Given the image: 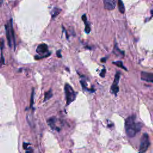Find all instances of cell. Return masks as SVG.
Returning <instances> with one entry per match:
<instances>
[{
    "label": "cell",
    "mask_w": 153,
    "mask_h": 153,
    "mask_svg": "<svg viewBox=\"0 0 153 153\" xmlns=\"http://www.w3.org/2000/svg\"><path fill=\"white\" fill-rule=\"evenodd\" d=\"M6 31V37H7V41H8V45L10 47H11L12 41L13 43L14 48H15V37H14V30H13V20L12 19H10V21L9 23L6 25L5 26Z\"/></svg>",
    "instance_id": "cell-2"
},
{
    "label": "cell",
    "mask_w": 153,
    "mask_h": 153,
    "mask_svg": "<svg viewBox=\"0 0 153 153\" xmlns=\"http://www.w3.org/2000/svg\"><path fill=\"white\" fill-rule=\"evenodd\" d=\"M141 79L148 83H153V73L142 72L141 73Z\"/></svg>",
    "instance_id": "cell-7"
},
{
    "label": "cell",
    "mask_w": 153,
    "mask_h": 153,
    "mask_svg": "<svg viewBox=\"0 0 153 153\" xmlns=\"http://www.w3.org/2000/svg\"><path fill=\"white\" fill-rule=\"evenodd\" d=\"M118 0H103L104 7L108 10H113L115 8Z\"/></svg>",
    "instance_id": "cell-6"
},
{
    "label": "cell",
    "mask_w": 153,
    "mask_h": 153,
    "mask_svg": "<svg viewBox=\"0 0 153 153\" xmlns=\"http://www.w3.org/2000/svg\"><path fill=\"white\" fill-rule=\"evenodd\" d=\"M53 96V93H52V91H51V90H49L48 91L45 93V96H44V101L45 102V101H48L49 99H50Z\"/></svg>",
    "instance_id": "cell-14"
},
{
    "label": "cell",
    "mask_w": 153,
    "mask_h": 153,
    "mask_svg": "<svg viewBox=\"0 0 153 153\" xmlns=\"http://www.w3.org/2000/svg\"><path fill=\"white\" fill-rule=\"evenodd\" d=\"M107 58H105V57H104V58H102V59H101V62H106V61H107Z\"/></svg>",
    "instance_id": "cell-21"
},
{
    "label": "cell",
    "mask_w": 153,
    "mask_h": 153,
    "mask_svg": "<svg viewBox=\"0 0 153 153\" xmlns=\"http://www.w3.org/2000/svg\"><path fill=\"white\" fill-rule=\"evenodd\" d=\"M150 145V141L149 135L147 133H144L141 139L140 145L138 153H145L147 151Z\"/></svg>",
    "instance_id": "cell-4"
},
{
    "label": "cell",
    "mask_w": 153,
    "mask_h": 153,
    "mask_svg": "<svg viewBox=\"0 0 153 153\" xmlns=\"http://www.w3.org/2000/svg\"><path fill=\"white\" fill-rule=\"evenodd\" d=\"M4 48V40L3 39H0V49H1V59H0V68L3 65H4V59L2 54V50Z\"/></svg>",
    "instance_id": "cell-9"
},
{
    "label": "cell",
    "mask_w": 153,
    "mask_h": 153,
    "mask_svg": "<svg viewBox=\"0 0 153 153\" xmlns=\"http://www.w3.org/2000/svg\"><path fill=\"white\" fill-rule=\"evenodd\" d=\"M56 54H57V56L58 57H59V58H61V57H62V55H61V50H59L58 51H57Z\"/></svg>",
    "instance_id": "cell-18"
},
{
    "label": "cell",
    "mask_w": 153,
    "mask_h": 153,
    "mask_svg": "<svg viewBox=\"0 0 153 153\" xmlns=\"http://www.w3.org/2000/svg\"><path fill=\"white\" fill-rule=\"evenodd\" d=\"M34 89H32V94H31V103H30V107H32L34 103Z\"/></svg>",
    "instance_id": "cell-16"
},
{
    "label": "cell",
    "mask_w": 153,
    "mask_h": 153,
    "mask_svg": "<svg viewBox=\"0 0 153 153\" xmlns=\"http://www.w3.org/2000/svg\"><path fill=\"white\" fill-rule=\"evenodd\" d=\"M105 73H106V69L104 68L102 70V71H101V74H100V75H101V77H103H103H105Z\"/></svg>",
    "instance_id": "cell-17"
},
{
    "label": "cell",
    "mask_w": 153,
    "mask_h": 153,
    "mask_svg": "<svg viewBox=\"0 0 153 153\" xmlns=\"http://www.w3.org/2000/svg\"><path fill=\"white\" fill-rule=\"evenodd\" d=\"M1 4H2V0H0V6H1Z\"/></svg>",
    "instance_id": "cell-23"
},
{
    "label": "cell",
    "mask_w": 153,
    "mask_h": 153,
    "mask_svg": "<svg viewBox=\"0 0 153 153\" xmlns=\"http://www.w3.org/2000/svg\"><path fill=\"white\" fill-rule=\"evenodd\" d=\"M84 22V24H85V32H86L87 34H89L90 33V31H91V29H90V26H89V23H87V21H85Z\"/></svg>",
    "instance_id": "cell-15"
},
{
    "label": "cell",
    "mask_w": 153,
    "mask_h": 153,
    "mask_svg": "<svg viewBox=\"0 0 153 153\" xmlns=\"http://www.w3.org/2000/svg\"><path fill=\"white\" fill-rule=\"evenodd\" d=\"M61 11V10L59 9L58 8H54V9L51 11V16L53 18L57 16L60 13V12Z\"/></svg>",
    "instance_id": "cell-13"
},
{
    "label": "cell",
    "mask_w": 153,
    "mask_h": 153,
    "mask_svg": "<svg viewBox=\"0 0 153 153\" xmlns=\"http://www.w3.org/2000/svg\"><path fill=\"white\" fill-rule=\"evenodd\" d=\"M55 122H56V119L55 118H51V119H49V120L47 121L48 125H49V126H50L51 129L56 128Z\"/></svg>",
    "instance_id": "cell-11"
},
{
    "label": "cell",
    "mask_w": 153,
    "mask_h": 153,
    "mask_svg": "<svg viewBox=\"0 0 153 153\" xmlns=\"http://www.w3.org/2000/svg\"><path fill=\"white\" fill-rule=\"evenodd\" d=\"M65 93L67 104L69 105L76 98V93L74 90L71 86L68 84H66L65 85Z\"/></svg>",
    "instance_id": "cell-3"
},
{
    "label": "cell",
    "mask_w": 153,
    "mask_h": 153,
    "mask_svg": "<svg viewBox=\"0 0 153 153\" xmlns=\"http://www.w3.org/2000/svg\"><path fill=\"white\" fill-rule=\"evenodd\" d=\"M37 53L40 54H44L48 51V46L45 44H41L37 47Z\"/></svg>",
    "instance_id": "cell-8"
},
{
    "label": "cell",
    "mask_w": 153,
    "mask_h": 153,
    "mask_svg": "<svg viewBox=\"0 0 153 153\" xmlns=\"http://www.w3.org/2000/svg\"><path fill=\"white\" fill-rule=\"evenodd\" d=\"M151 15H152L153 16V10H151Z\"/></svg>",
    "instance_id": "cell-22"
},
{
    "label": "cell",
    "mask_w": 153,
    "mask_h": 153,
    "mask_svg": "<svg viewBox=\"0 0 153 153\" xmlns=\"http://www.w3.org/2000/svg\"><path fill=\"white\" fill-rule=\"evenodd\" d=\"M118 6H119V10L120 12L122 14L125 13V8L124 4L122 0H118Z\"/></svg>",
    "instance_id": "cell-10"
},
{
    "label": "cell",
    "mask_w": 153,
    "mask_h": 153,
    "mask_svg": "<svg viewBox=\"0 0 153 153\" xmlns=\"http://www.w3.org/2000/svg\"><path fill=\"white\" fill-rule=\"evenodd\" d=\"M33 153V150L31 149V148H28L26 150V153Z\"/></svg>",
    "instance_id": "cell-19"
},
{
    "label": "cell",
    "mask_w": 153,
    "mask_h": 153,
    "mask_svg": "<svg viewBox=\"0 0 153 153\" xmlns=\"http://www.w3.org/2000/svg\"><path fill=\"white\" fill-rule=\"evenodd\" d=\"M113 63L115 65L117 66V67H119V68H121V69H125V71H127V68H126V67L123 65V62H121V61H116V62H113Z\"/></svg>",
    "instance_id": "cell-12"
},
{
    "label": "cell",
    "mask_w": 153,
    "mask_h": 153,
    "mask_svg": "<svg viewBox=\"0 0 153 153\" xmlns=\"http://www.w3.org/2000/svg\"><path fill=\"white\" fill-rule=\"evenodd\" d=\"M120 72H117L115 74V77H114V81H113V84L111 86V91L115 95H117L118 92L119 91V87L118 85V84L119 83V80H120Z\"/></svg>",
    "instance_id": "cell-5"
},
{
    "label": "cell",
    "mask_w": 153,
    "mask_h": 153,
    "mask_svg": "<svg viewBox=\"0 0 153 153\" xmlns=\"http://www.w3.org/2000/svg\"><path fill=\"white\" fill-rule=\"evenodd\" d=\"M28 145H29V144H27V143H24L23 145V148L25 149V150H27V149L28 148Z\"/></svg>",
    "instance_id": "cell-20"
},
{
    "label": "cell",
    "mask_w": 153,
    "mask_h": 153,
    "mask_svg": "<svg viewBox=\"0 0 153 153\" xmlns=\"http://www.w3.org/2000/svg\"><path fill=\"white\" fill-rule=\"evenodd\" d=\"M125 130L129 138H133L137 133L140 132L142 125L141 123L136 122L135 115L129 116L125 120Z\"/></svg>",
    "instance_id": "cell-1"
}]
</instances>
